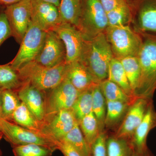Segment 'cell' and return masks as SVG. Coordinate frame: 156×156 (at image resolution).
I'll use <instances>...</instances> for the list:
<instances>
[{"instance_id":"1","label":"cell","mask_w":156,"mask_h":156,"mask_svg":"<svg viewBox=\"0 0 156 156\" xmlns=\"http://www.w3.org/2000/svg\"><path fill=\"white\" fill-rule=\"evenodd\" d=\"M114 57L105 34L86 40L80 61L99 82L106 80L109 66Z\"/></svg>"},{"instance_id":"2","label":"cell","mask_w":156,"mask_h":156,"mask_svg":"<svg viewBox=\"0 0 156 156\" xmlns=\"http://www.w3.org/2000/svg\"><path fill=\"white\" fill-rule=\"evenodd\" d=\"M141 34L143 43L137 56L140 76L135 95L152 99L156 90V35Z\"/></svg>"},{"instance_id":"3","label":"cell","mask_w":156,"mask_h":156,"mask_svg":"<svg viewBox=\"0 0 156 156\" xmlns=\"http://www.w3.org/2000/svg\"><path fill=\"white\" fill-rule=\"evenodd\" d=\"M68 64L66 62L53 67H47L31 62L18 69L23 85L27 84L42 91L55 88L66 78Z\"/></svg>"},{"instance_id":"4","label":"cell","mask_w":156,"mask_h":156,"mask_svg":"<svg viewBox=\"0 0 156 156\" xmlns=\"http://www.w3.org/2000/svg\"><path fill=\"white\" fill-rule=\"evenodd\" d=\"M104 33L115 58L121 59L138 55L142 44V37L128 25L108 26Z\"/></svg>"},{"instance_id":"5","label":"cell","mask_w":156,"mask_h":156,"mask_svg":"<svg viewBox=\"0 0 156 156\" xmlns=\"http://www.w3.org/2000/svg\"><path fill=\"white\" fill-rule=\"evenodd\" d=\"M108 26L107 15L100 0H81L80 14L76 27L86 40H90Z\"/></svg>"},{"instance_id":"6","label":"cell","mask_w":156,"mask_h":156,"mask_svg":"<svg viewBox=\"0 0 156 156\" xmlns=\"http://www.w3.org/2000/svg\"><path fill=\"white\" fill-rule=\"evenodd\" d=\"M0 131L12 147L37 144L53 148L56 150L58 149V142L44 134L23 128L4 119H0Z\"/></svg>"},{"instance_id":"7","label":"cell","mask_w":156,"mask_h":156,"mask_svg":"<svg viewBox=\"0 0 156 156\" xmlns=\"http://www.w3.org/2000/svg\"><path fill=\"white\" fill-rule=\"evenodd\" d=\"M47 32L31 22L16 56L9 64L18 70L23 66L35 61L41 49Z\"/></svg>"},{"instance_id":"8","label":"cell","mask_w":156,"mask_h":156,"mask_svg":"<svg viewBox=\"0 0 156 156\" xmlns=\"http://www.w3.org/2000/svg\"><path fill=\"white\" fill-rule=\"evenodd\" d=\"M80 93L66 77L58 86L46 91L45 119L60 111L72 108Z\"/></svg>"},{"instance_id":"9","label":"cell","mask_w":156,"mask_h":156,"mask_svg":"<svg viewBox=\"0 0 156 156\" xmlns=\"http://www.w3.org/2000/svg\"><path fill=\"white\" fill-rule=\"evenodd\" d=\"M4 12L11 29V37L20 44L31 22L30 0H22L7 6Z\"/></svg>"},{"instance_id":"10","label":"cell","mask_w":156,"mask_h":156,"mask_svg":"<svg viewBox=\"0 0 156 156\" xmlns=\"http://www.w3.org/2000/svg\"><path fill=\"white\" fill-rule=\"evenodd\" d=\"M53 30L64 44L66 64L80 61L86 41L80 31L75 26L66 23H61Z\"/></svg>"},{"instance_id":"11","label":"cell","mask_w":156,"mask_h":156,"mask_svg":"<svg viewBox=\"0 0 156 156\" xmlns=\"http://www.w3.org/2000/svg\"><path fill=\"white\" fill-rule=\"evenodd\" d=\"M64 44L53 30L47 31L44 41L34 61L47 67H53L66 62Z\"/></svg>"},{"instance_id":"12","label":"cell","mask_w":156,"mask_h":156,"mask_svg":"<svg viewBox=\"0 0 156 156\" xmlns=\"http://www.w3.org/2000/svg\"><path fill=\"white\" fill-rule=\"evenodd\" d=\"M78 123L72 108L63 110L47 118L43 122L42 132L58 142Z\"/></svg>"},{"instance_id":"13","label":"cell","mask_w":156,"mask_h":156,"mask_svg":"<svg viewBox=\"0 0 156 156\" xmlns=\"http://www.w3.org/2000/svg\"><path fill=\"white\" fill-rule=\"evenodd\" d=\"M31 21L45 31L53 30L61 23L58 8L50 3L30 0Z\"/></svg>"},{"instance_id":"14","label":"cell","mask_w":156,"mask_h":156,"mask_svg":"<svg viewBox=\"0 0 156 156\" xmlns=\"http://www.w3.org/2000/svg\"><path fill=\"white\" fill-rule=\"evenodd\" d=\"M151 100L152 99L142 97L136 98L130 106L125 119L115 136L128 139L132 137L136 128L142 122Z\"/></svg>"},{"instance_id":"15","label":"cell","mask_w":156,"mask_h":156,"mask_svg":"<svg viewBox=\"0 0 156 156\" xmlns=\"http://www.w3.org/2000/svg\"><path fill=\"white\" fill-rule=\"evenodd\" d=\"M17 92L20 101L37 119L43 123L46 116V91L24 84Z\"/></svg>"},{"instance_id":"16","label":"cell","mask_w":156,"mask_h":156,"mask_svg":"<svg viewBox=\"0 0 156 156\" xmlns=\"http://www.w3.org/2000/svg\"><path fill=\"white\" fill-rule=\"evenodd\" d=\"M156 127V111L152 100L150 102L142 122L136 128L130 141L133 150L136 152L144 151L148 148L147 140L151 130Z\"/></svg>"},{"instance_id":"17","label":"cell","mask_w":156,"mask_h":156,"mask_svg":"<svg viewBox=\"0 0 156 156\" xmlns=\"http://www.w3.org/2000/svg\"><path fill=\"white\" fill-rule=\"evenodd\" d=\"M66 78L80 93L92 89L101 83L80 61L68 64Z\"/></svg>"},{"instance_id":"18","label":"cell","mask_w":156,"mask_h":156,"mask_svg":"<svg viewBox=\"0 0 156 156\" xmlns=\"http://www.w3.org/2000/svg\"><path fill=\"white\" fill-rule=\"evenodd\" d=\"M137 25L141 33H156V0H140Z\"/></svg>"},{"instance_id":"19","label":"cell","mask_w":156,"mask_h":156,"mask_svg":"<svg viewBox=\"0 0 156 156\" xmlns=\"http://www.w3.org/2000/svg\"><path fill=\"white\" fill-rule=\"evenodd\" d=\"M11 122L23 128L43 134V123L37 119L22 101L12 115Z\"/></svg>"},{"instance_id":"20","label":"cell","mask_w":156,"mask_h":156,"mask_svg":"<svg viewBox=\"0 0 156 156\" xmlns=\"http://www.w3.org/2000/svg\"><path fill=\"white\" fill-rule=\"evenodd\" d=\"M100 87L106 101H122L132 104L138 98L128 95L118 85L108 79L101 81Z\"/></svg>"},{"instance_id":"21","label":"cell","mask_w":156,"mask_h":156,"mask_svg":"<svg viewBox=\"0 0 156 156\" xmlns=\"http://www.w3.org/2000/svg\"><path fill=\"white\" fill-rule=\"evenodd\" d=\"M81 0H60L58 9L61 23L76 27L80 14Z\"/></svg>"},{"instance_id":"22","label":"cell","mask_w":156,"mask_h":156,"mask_svg":"<svg viewBox=\"0 0 156 156\" xmlns=\"http://www.w3.org/2000/svg\"><path fill=\"white\" fill-rule=\"evenodd\" d=\"M107 79L118 85L128 95L135 96L132 92L122 65L118 58L114 57L111 61Z\"/></svg>"},{"instance_id":"23","label":"cell","mask_w":156,"mask_h":156,"mask_svg":"<svg viewBox=\"0 0 156 156\" xmlns=\"http://www.w3.org/2000/svg\"><path fill=\"white\" fill-rule=\"evenodd\" d=\"M23 85L19 73L8 64L0 65V90L11 89L17 92Z\"/></svg>"},{"instance_id":"24","label":"cell","mask_w":156,"mask_h":156,"mask_svg":"<svg viewBox=\"0 0 156 156\" xmlns=\"http://www.w3.org/2000/svg\"><path fill=\"white\" fill-rule=\"evenodd\" d=\"M119 59L122 65L132 92L135 95L140 76V66L138 57L137 56H128Z\"/></svg>"},{"instance_id":"25","label":"cell","mask_w":156,"mask_h":156,"mask_svg":"<svg viewBox=\"0 0 156 156\" xmlns=\"http://www.w3.org/2000/svg\"><path fill=\"white\" fill-rule=\"evenodd\" d=\"M62 140L72 146L81 156H92L91 147L86 141L79 123L76 124L72 130L64 136Z\"/></svg>"},{"instance_id":"26","label":"cell","mask_w":156,"mask_h":156,"mask_svg":"<svg viewBox=\"0 0 156 156\" xmlns=\"http://www.w3.org/2000/svg\"><path fill=\"white\" fill-rule=\"evenodd\" d=\"M107 156H132L134 150L129 140L115 136L107 139Z\"/></svg>"},{"instance_id":"27","label":"cell","mask_w":156,"mask_h":156,"mask_svg":"<svg viewBox=\"0 0 156 156\" xmlns=\"http://www.w3.org/2000/svg\"><path fill=\"white\" fill-rule=\"evenodd\" d=\"M2 119L11 122L12 115L21 102L17 92L11 89L1 91Z\"/></svg>"},{"instance_id":"28","label":"cell","mask_w":156,"mask_h":156,"mask_svg":"<svg viewBox=\"0 0 156 156\" xmlns=\"http://www.w3.org/2000/svg\"><path fill=\"white\" fill-rule=\"evenodd\" d=\"M82 133L90 147L100 134V126L93 112L84 117L79 122Z\"/></svg>"},{"instance_id":"29","label":"cell","mask_w":156,"mask_h":156,"mask_svg":"<svg viewBox=\"0 0 156 156\" xmlns=\"http://www.w3.org/2000/svg\"><path fill=\"white\" fill-rule=\"evenodd\" d=\"M92 89L80 92L73 107V111L78 123L92 112Z\"/></svg>"},{"instance_id":"30","label":"cell","mask_w":156,"mask_h":156,"mask_svg":"<svg viewBox=\"0 0 156 156\" xmlns=\"http://www.w3.org/2000/svg\"><path fill=\"white\" fill-rule=\"evenodd\" d=\"M92 112L97 119L100 128L105 124L106 114V101L101 92L100 84L92 89Z\"/></svg>"},{"instance_id":"31","label":"cell","mask_w":156,"mask_h":156,"mask_svg":"<svg viewBox=\"0 0 156 156\" xmlns=\"http://www.w3.org/2000/svg\"><path fill=\"white\" fill-rule=\"evenodd\" d=\"M107 15L108 26L127 25L132 17L130 9L125 1L107 13Z\"/></svg>"},{"instance_id":"32","label":"cell","mask_w":156,"mask_h":156,"mask_svg":"<svg viewBox=\"0 0 156 156\" xmlns=\"http://www.w3.org/2000/svg\"><path fill=\"white\" fill-rule=\"evenodd\" d=\"M131 105L122 101H106V114L105 125L111 126L118 122Z\"/></svg>"},{"instance_id":"33","label":"cell","mask_w":156,"mask_h":156,"mask_svg":"<svg viewBox=\"0 0 156 156\" xmlns=\"http://www.w3.org/2000/svg\"><path fill=\"white\" fill-rule=\"evenodd\" d=\"M14 156H52L56 150L45 146L27 144L13 147Z\"/></svg>"},{"instance_id":"34","label":"cell","mask_w":156,"mask_h":156,"mask_svg":"<svg viewBox=\"0 0 156 156\" xmlns=\"http://www.w3.org/2000/svg\"><path fill=\"white\" fill-rule=\"evenodd\" d=\"M106 135L100 133L91 145L92 156H107L106 147Z\"/></svg>"},{"instance_id":"35","label":"cell","mask_w":156,"mask_h":156,"mask_svg":"<svg viewBox=\"0 0 156 156\" xmlns=\"http://www.w3.org/2000/svg\"><path fill=\"white\" fill-rule=\"evenodd\" d=\"M11 37L9 27L5 12L0 13V46L7 39Z\"/></svg>"},{"instance_id":"36","label":"cell","mask_w":156,"mask_h":156,"mask_svg":"<svg viewBox=\"0 0 156 156\" xmlns=\"http://www.w3.org/2000/svg\"><path fill=\"white\" fill-rule=\"evenodd\" d=\"M64 156H81L72 146L68 143L61 140L58 143V149Z\"/></svg>"},{"instance_id":"37","label":"cell","mask_w":156,"mask_h":156,"mask_svg":"<svg viewBox=\"0 0 156 156\" xmlns=\"http://www.w3.org/2000/svg\"><path fill=\"white\" fill-rule=\"evenodd\" d=\"M100 2L106 13L115 8L125 0H100Z\"/></svg>"},{"instance_id":"38","label":"cell","mask_w":156,"mask_h":156,"mask_svg":"<svg viewBox=\"0 0 156 156\" xmlns=\"http://www.w3.org/2000/svg\"><path fill=\"white\" fill-rule=\"evenodd\" d=\"M132 156H154V155L150 150L148 148L144 151L140 152L134 151V152Z\"/></svg>"},{"instance_id":"39","label":"cell","mask_w":156,"mask_h":156,"mask_svg":"<svg viewBox=\"0 0 156 156\" xmlns=\"http://www.w3.org/2000/svg\"><path fill=\"white\" fill-rule=\"evenodd\" d=\"M22 0H0V5L6 6L15 4Z\"/></svg>"},{"instance_id":"40","label":"cell","mask_w":156,"mask_h":156,"mask_svg":"<svg viewBox=\"0 0 156 156\" xmlns=\"http://www.w3.org/2000/svg\"><path fill=\"white\" fill-rule=\"evenodd\" d=\"M37 1H42V2H46L53 4L58 8L59 5L60 0H37Z\"/></svg>"},{"instance_id":"41","label":"cell","mask_w":156,"mask_h":156,"mask_svg":"<svg viewBox=\"0 0 156 156\" xmlns=\"http://www.w3.org/2000/svg\"><path fill=\"white\" fill-rule=\"evenodd\" d=\"M2 119V99H1V91L0 90V119Z\"/></svg>"},{"instance_id":"42","label":"cell","mask_w":156,"mask_h":156,"mask_svg":"<svg viewBox=\"0 0 156 156\" xmlns=\"http://www.w3.org/2000/svg\"><path fill=\"white\" fill-rule=\"evenodd\" d=\"M3 137V135L2 132L0 131V140H1V139H2V138Z\"/></svg>"},{"instance_id":"43","label":"cell","mask_w":156,"mask_h":156,"mask_svg":"<svg viewBox=\"0 0 156 156\" xmlns=\"http://www.w3.org/2000/svg\"><path fill=\"white\" fill-rule=\"evenodd\" d=\"M2 155V153H1V151H0V156H1Z\"/></svg>"}]
</instances>
